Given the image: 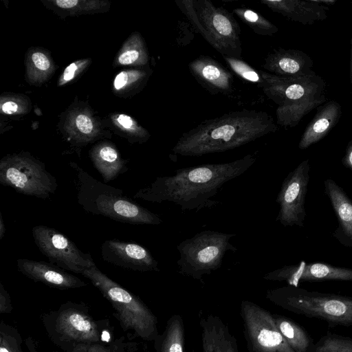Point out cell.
Returning a JSON list of instances; mask_svg holds the SVG:
<instances>
[{"label": "cell", "mask_w": 352, "mask_h": 352, "mask_svg": "<svg viewBox=\"0 0 352 352\" xmlns=\"http://www.w3.org/2000/svg\"><path fill=\"white\" fill-rule=\"evenodd\" d=\"M256 160L254 155L248 154L230 162L178 168L173 175L157 177L133 198L152 203L170 202L184 211L211 208L219 203L212 198L221 188L243 175Z\"/></svg>", "instance_id": "obj_1"}, {"label": "cell", "mask_w": 352, "mask_h": 352, "mask_svg": "<svg viewBox=\"0 0 352 352\" xmlns=\"http://www.w3.org/2000/svg\"><path fill=\"white\" fill-rule=\"evenodd\" d=\"M278 130L273 117L263 111L242 109L206 120L184 132L172 148L174 155L201 157L225 152Z\"/></svg>", "instance_id": "obj_2"}, {"label": "cell", "mask_w": 352, "mask_h": 352, "mask_svg": "<svg viewBox=\"0 0 352 352\" xmlns=\"http://www.w3.org/2000/svg\"><path fill=\"white\" fill-rule=\"evenodd\" d=\"M71 166L75 173L77 202L87 212L130 224L163 222L159 215L125 196L122 190L97 180L74 163Z\"/></svg>", "instance_id": "obj_3"}, {"label": "cell", "mask_w": 352, "mask_h": 352, "mask_svg": "<svg viewBox=\"0 0 352 352\" xmlns=\"http://www.w3.org/2000/svg\"><path fill=\"white\" fill-rule=\"evenodd\" d=\"M41 320L50 339L65 352L111 342L108 324L96 320L80 304L64 303L57 310L44 314Z\"/></svg>", "instance_id": "obj_4"}, {"label": "cell", "mask_w": 352, "mask_h": 352, "mask_svg": "<svg viewBox=\"0 0 352 352\" xmlns=\"http://www.w3.org/2000/svg\"><path fill=\"white\" fill-rule=\"evenodd\" d=\"M266 298L287 311L326 321L330 327L352 326V297L287 285L267 291Z\"/></svg>", "instance_id": "obj_5"}, {"label": "cell", "mask_w": 352, "mask_h": 352, "mask_svg": "<svg viewBox=\"0 0 352 352\" xmlns=\"http://www.w3.org/2000/svg\"><path fill=\"white\" fill-rule=\"evenodd\" d=\"M191 25L221 56L241 58V28L233 14L210 0H176Z\"/></svg>", "instance_id": "obj_6"}, {"label": "cell", "mask_w": 352, "mask_h": 352, "mask_svg": "<svg viewBox=\"0 0 352 352\" xmlns=\"http://www.w3.org/2000/svg\"><path fill=\"white\" fill-rule=\"evenodd\" d=\"M81 274L111 304L123 331L146 341L156 340L159 336L157 318L138 296L113 281L97 266L85 270Z\"/></svg>", "instance_id": "obj_7"}, {"label": "cell", "mask_w": 352, "mask_h": 352, "mask_svg": "<svg viewBox=\"0 0 352 352\" xmlns=\"http://www.w3.org/2000/svg\"><path fill=\"white\" fill-rule=\"evenodd\" d=\"M235 236L234 233L204 230L184 240L177 246L178 273L202 280L204 275L221 267L227 252H236L237 248L230 242Z\"/></svg>", "instance_id": "obj_8"}, {"label": "cell", "mask_w": 352, "mask_h": 352, "mask_svg": "<svg viewBox=\"0 0 352 352\" xmlns=\"http://www.w3.org/2000/svg\"><path fill=\"white\" fill-rule=\"evenodd\" d=\"M0 182L21 194L47 199L57 187L56 178L44 164L22 156L6 157L0 162Z\"/></svg>", "instance_id": "obj_9"}, {"label": "cell", "mask_w": 352, "mask_h": 352, "mask_svg": "<svg viewBox=\"0 0 352 352\" xmlns=\"http://www.w3.org/2000/svg\"><path fill=\"white\" fill-rule=\"evenodd\" d=\"M240 315L249 352H294L278 331L273 315L249 300H243Z\"/></svg>", "instance_id": "obj_10"}, {"label": "cell", "mask_w": 352, "mask_h": 352, "mask_svg": "<svg viewBox=\"0 0 352 352\" xmlns=\"http://www.w3.org/2000/svg\"><path fill=\"white\" fill-rule=\"evenodd\" d=\"M34 243L49 262L76 274L96 266L90 254L82 252L76 245L58 230L36 226L32 230Z\"/></svg>", "instance_id": "obj_11"}, {"label": "cell", "mask_w": 352, "mask_h": 352, "mask_svg": "<svg viewBox=\"0 0 352 352\" xmlns=\"http://www.w3.org/2000/svg\"><path fill=\"white\" fill-rule=\"evenodd\" d=\"M310 179L309 160L301 162L283 180L276 202L279 206L276 217L285 227L302 228L306 217L305 198Z\"/></svg>", "instance_id": "obj_12"}, {"label": "cell", "mask_w": 352, "mask_h": 352, "mask_svg": "<svg viewBox=\"0 0 352 352\" xmlns=\"http://www.w3.org/2000/svg\"><path fill=\"white\" fill-rule=\"evenodd\" d=\"M265 84L262 89L268 98L280 106H288L324 94L325 82L318 74L287 78L262 70Z\"/></svg>", "instance_id": "obj_13"}, {"label": "cell", "mask_w": 352, "mask_h": 352, "mask_svg": "<svg viewBox=\"0 0 352 352\" xmlns=\"http://www.w3.org/2000/svg\"><path fill=\"white\" fill-rule=\"evenodd\" d=\"M271 281H284L289 285L298 286L302 282L329 280L351 281L352 269L322 263L301 261L295 265H284L263 276Z\"/></svg>", "instance_id": "obj_14"}, {"label": "cell", "mask_w": 352, "mask_h": 352, "mask_svg": "<svg viewBox=\"0 0 352 352\" xmlns=\"http://www.w3.org/2000/svg\"><path fill=\"white\" fill-rule=\"evenodd\" d=\"M102 259L116 266L140 272H160L157 261L145 247L113 239L101 245Z\"/></svg>", "instance_id": "obj_15"}, {"label": "cell", "mask_w": 352, "mask_h": 352, "mask_svg": "<svg viewBox=\"0 0 352 352\" xmlns=\"http://www.w3.org/2000/svg\"><path fill=\"white\" fill-rule=\"evenodd\" d=\"M188 69L197 82L212 95H229L234 91L232 74L209 56H199L189 63Z\"/></svg>", "instance_id": "obj_16"}, {"label": "cell", "mask_w": 352, "mask_h": 352, "mask_svg": "<svg viewBox=\"0 0 352 352\" xmlns=\"http://www.w3.org/2000/svg\"><path fill=\"white\" fill-rule=\"evenodd\" d=\"M314 60L305 52L279 47L270 52L262 67L272 74L287 77H302L316 74L312 69Z\"/></svg>", "instance_id": "obj_17"}, {"label": "cell", "mask_w": 352, "mask_h": 352, "mask_svg": "<svg viewBox=\"0 0 352 352\" xmlns=\"http://www.w3.org/2000/svg\"><path fill=\"white\" fill-rule=\"evenodd\" d=\"M18 270L34 282H40L58 289L82 287L87 283L59 267L45 261L19 258L16 261Z\"/></svg>", "instance_id": "obj_18"}, {"label": "cell", "mask_w": 352, "mask_h": 352, "mask_svg": "<svg viewBox=\"0 0 352 352\" xmlns=\"http://www.w3.org/2000/svg\"><path fill=\"white\" fill-rule=\"evenodd\" d=\"M324 188L338 221L332 236L342 245L352 248V199L331 178L324 180Z\"/></svg>", "instance_id": "obj_19"}, {"label": "cell", "mask_w": 352, "mask_h": 352, "mask_svg": "<svg viewBox=\"0 0 352 352\" xmlns=\"http://www.w3.org/2000/svg\"><path fill=\"white\" fill-rule=\"evenodd\" d=\"M260 2L273 12L305 25L324 21L329 10L328 6L313 0H261Z\"/></svg>", "instance_id": "obj_20"}, {"label": "cell", "mask_w": 352, "mask_h": 352, "mask_svg": "<svg viewBox=\"0 0 352 352\" xmlns=\"http://www.w3.org/2000/svg\"><path fill=\"white\" fill-rule=\"evenodd\" d=\"M342 114L341 105L333 100L318 107L315 116L301 135L298 148L306 149L324 138L338 124Z\"/></svg>", "instance_id": "obj_21"}, {"label": "cell", "mask_w": 352, "mask_h": 352, "mask_svg": "<svg viewBox=\"0 0 352 352\" xmlns=\"http://www.w3.org/2000/svg\"><path fill=\"white\" fill-rule=\"evenodd\" d=\"M272 315L278 331L294 352H313L315 343L302 326L287 317Z\"/></svg>", "instance_id": "obj_22"}, {"label": "cell", "mask_w": 352, "mask_h": 352, "mask_svg": "<svg viewBox=\"0 0 352 352\" xmlns=\"http://www.w3.org/2000/svg\"><path fill=\"white\" fill-rule=\"evenodd\" d=\"M92 161L105 184L116 179L126 171L125 162L120 157L117 151L111 146L98 148L93 153Z\"/></svg>", "instance_id": "obj_23"}, {"label": "cell", "mask_w": 352, "mask_h": 352, "mask_svg": "<svg viewBox=\"0 0 352 352\" xmlns=\"http://www.w3.org/2000/svg\"><path fill=\"white\" fill-rule=\"evenodd\" d=\"M327 101L325 94L288 106H280L276 110V123L285 128L296 126L302 118Z\"/></svg>", "instance_id": "obj_24"}, {"label": "cell", "mask_w": 352, "mask_h": 352, "mask_svg": "<svg viewBox=\"0 0 352 352\" xmlns=\"http://www.w3.org/2000/svg\"><path fill=\"white\" fill-rule=\"evenodd\" d=\"M154 342L156 352H184V328L182 317L172 316L163 333Z\"/></svg>", "instance_id": "obj_25"}, {"label": "cell", "mask_w": 352, "mask_h": 352, "mask_svg": "<svg viewBox=\"0 0 352 352\" xmlns=\"http://www.w3.org/2000/svg\"><path fill=\"white\" fill-rule=\"evenodd\" d=\"M221 322L220 318L212 314L201 319L203 352H221Z\"/></svg>", "instance_id": "obj_26"}, {"label": "cell", "mask_w": 352, "mask_h": 352, "mask_svg": "<svg viewBox=\"0 0 352 352\" xmlns=\"http://www.w3.org/2000/svg\"><path fill=\"white\" fill-rule=\"evenodd\" d=\"M232 12L256 34L272 36L278 31L276 25L251 9L238 8L234 9Z\"/></svg>", "instance_id": "obj_27"}, {"label": "cell", "mask_w": 352, "mask_h": 352, "mask_svg": "<svg viewBox=\"0 0 352 352\" xmlns=\"http://www.w3.org/2000/svg\"><path fill=\"white\" fill-rule=\"evenodd\" d=\"M228 67L243 80L254 84L263 89L265 81L262 70H256L242 58L223 56Z\"/></svg>", "instance_id": "obj_28"}, {"label": "cell", "mask_w": 352, "mask_h": 352, "mask_svg": "<svg viewBox=\"0 0 352 352\" xmlns=\"http://www.w3.org/2000/svg\"><path fill=\"white\" fill-rule=\"evenodd\" d=\"M313 352H352V338L328 331L315 343Z\"/></svg>", "instance_id": "obj_29"}, {"label": "cell", "mask_w": 352, "mask_h": 352, "mask_svg": "<svg viewBox=\"0 0 352 352\" xmlns=\"http://www.w3.org/2000/svg\"><path fill=\"white\" fill-rule=\"evenodd\" d=\"M0 352H24L17 329L3 321L0 323Z\"/></svg>", "instance_id": "obj_30"}, {"label": "cell", "mask_w": 352, "mask_h": 352, "mask_svg": "<svg viewBox=\"0 0 352 352\" xmlns=\"http://www.w3.org/2000/svg\"><path fill=\"white\" fill-rule=\"evenodd\" d=\"M138 344L133 342H124V338L104 344H95L81 346L74 352H135Z\"/></svg>", "instance_id": "obj_31"}, {"label": "cell", "mask_w": 352, "mask_h": 352, "mask_svg": "<svg viewBox=\"0 0 352 352\" xmlns=\"http://www.w3.org/2000/svg\"><path fill=\"white\" fill-rule=\"evenodd\" d=\"M221 352H239L236 340L222 321L221 324Z\"/></svg>", "instance_id": "obj_32"}, {"label": "cell", "mask_w": 352, "mask_h": 352, "mask_svg": "<svg viewBox=\"0 0 352 352\" xmlns=\"http://www.w3.org/2000/svg\"><path fill=\"white\" fill-rule=\"evenodd\" d=\"M12 310V306L10 296L2 283H0V313L10 314Z\"/></svg>", "instance_id": "obj_33"}, {"label": "cell", "mask_w": 352, "mask_h": 352, "mask_svg": "<svg viewBox=\"0 0 352 352\" xmlns=\"http://www.w3.org/2000/svg\"><path fill=\"white\" fill-rule=\"evenodd\" d=\"M76 124L78 130L82 133L89 134L93 130L92 121L85 115H78L76 120Z\"/></svg>", "instance_id": "obj_34"}, {"label": "cell", "mask_w": 352, "mask_h": 352, "mask_svg": "<svg viewBox=\"0 0 352 352\" xmlns=\"http://www.w3.org/2000/svg\"><path fill=\"white\" fill-rule=\"evenodd\" d=\"M32 58L33 63L38 69L44 71L50 68V60L44 54L41 52H35L32 54Z\"/></svg>", "instance_id": "obj_35"}, {"label": "cell", "mask_w": 352, "mask_h": 352, "mask_svg": "<svg viewBox=\"0 0 352 352\" xmlns=\"http://www.w3.org/2000/svg\"><path fill=\"white\" fill-rule=\"evenodd\" d=\"M140 56V52L131 50L123 52L120 55L118 61L122 65H130L136 61Z\"/></svg>", "instance_id": "obj_36"}, {"label": "cell", "mask_w": 352, "mask_h": 352, "mask_svg": "<svg viewBox=\"0 0 352 352\" xmlns=\"http://www.w3.org/2000/svg\"><path fill=\"white\" fill-rule=\"evenodd\" d=\"M342 165L352 172V140H350L346 147L345 153L342 158Z\"/></svg>", "instance_id": "obj_37"}, {"label": "cell", "mask_w": 352, "mask_h": 352, "mask_svg": "<svg viewBox=\"0 0 352 352\" xmlns=\"http://www.w3.org/2000/svg\"><path fill=\"white\" fill-rule=\"evenodd\" d=\"M128 74L125 72L119 73L114 80V87L116 89L119 90L122 88L127 82Z\"/></svg>", "instance_id": "obj_38"}, {"label": "cell", "mask_w": 352, "mask_h": 352, "mask_svg": "<svg viewBox=\"0 0 352 352\" xmlns=\"http://www.w3.org/2000/svg\"><path fill=\"white\" fill-rule=\"evenodd\" d=\"M78 67L75 63L70 64L66 69L63 73V79L65 81L71 80L75 74V72L77 70Z\"/></svg>", "instance_id": "obj_39"}, {"label": "cell", "mask_w": 352, "mask_h": 352, "mask_svg": "<svg viewBox=\"0 0 352 352\" xmlns=\"http://www.w3.org/2000/svg\"><path fill=\"white\" fill-rule=\"evenodd\" d=\"M117 120L118 123L125 129H131L133 126V121L131 117L127 115L120 114Z\"/></svg>", "instance_id": "obj_40"}, {"label": "cell", "mask_w": 352, "mask_h": 352, "mask_svg": "<svg viewBox=\"0 0 352 352\" xmlns=\"http://www.w3.org/2000/svg\"><path fill=\"white\" fill-rule=\"evenodd\" d=\"M18 109V105L14 102L8 101L2 105V111L7 114H12Z\"/></svg>", "instance_id": "obj_41"}, {"label": "cell", "mask_w": 352, "mask_h": 352, "mask_svg": "<svg viewBox=\"0 0 352 352\" xmlns=\"http://www.w3.org/2000/svg\"><path fill=\"white\" fill-rule=\"evenodd\" d=\"M78 3V0H57L56 5L61 8H72Z\"/></svg>", "instance_id": "obj_42"}, {"label": "cell", "mask_w": 352, "mask_h": 352, "mask_svg": "<svg viewBox=\"0 0 352 352\" xmlns=\"http://www.w3.org/2000/svg\"><path fill=\"white\" fill-rule=\"evenodd\" d=\"M6 233V226L4 224V221L2 217L1 214H0V239H2Z\"/></svg>", "instance_id": "obj_43"}, {"label": "cell", "mask_w": 352, "mask_h": 352, "mask_svg": "<svg viewBox=\"0 0 352 352\" xmlns=\"http://www.w3.org/2000/svg\"><path fill=\"white\" fill-rule=\"evenodd\" d=\"M314 2L323 6H331L336 2V0H313Z\"/></svg>", "instance_id": "obj_44"}, {"label": "cell", "mask_w": 352, "mask_h": 352, "mask_svg": "<svg viewBox=\"0 0 352 352\" xmlns=\"http://www.w3.org/2000/svg\"><path fill=\"white\" fill-rule=\"evenodd\" d=\"M349 80H350V82L352 85V38H351V43Z\"/></svg>", "instance_id": "obj_45"}, {"label": "cell", "mask_w": 352, "mask_h": 352, "mask_svg": "<svg viewBox=\"0 0 352 352\" xmlns=\"http://www.w3.org/2000/svg\"><path fill=\"white\" fill-rule=\"evenodd\" d=\"M52 352H58V351H52Z\"/></svg>", "instance_id": "obj_46"}]
</instances>
